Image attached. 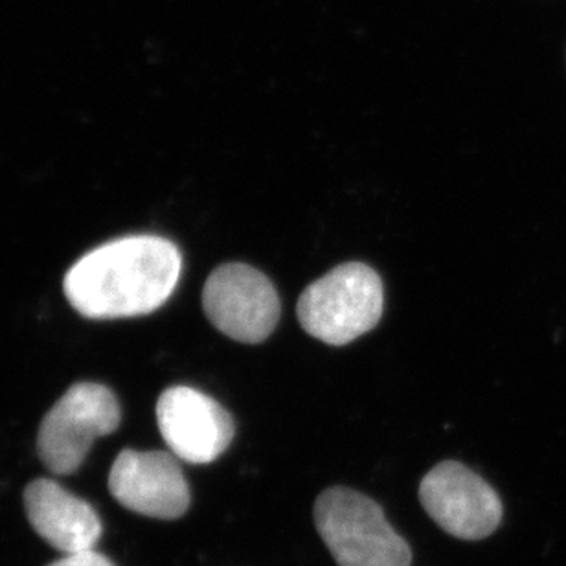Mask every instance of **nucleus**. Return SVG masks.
I'll use <instances>...</instances> for the list:
<instances>
[{
  "instance_id": "nucleus-1",
  "label": "nucleus",
  "mask_w": 566,
  "mask_h": 566,
  "mask_svg": "<svg viewBox=\"0 0 566 566\" xmlns=\"http://www.w3.org/2000/svg\"><path fill=\"white\" fill-rule=\"evenodd\" d=\"M182 271L175 243L129 235L87 252L66 273V298L80 315L116 321L147 315L174 294Z\"/></svg>"
},
{
  "instance_id": "nucleus-2",
  "label": "nucleus",
  "mask_w": 566,
  "mask_h": 566,
  "mask_svg": "<svg viewBox=\"0 0 566 566\" xmlns=\"http://www.w3.org/2000/svg\"><path fill=\"white\" fill-rule=\"evenodd\" d=\"M315 526L338 566H410L407 541L377 502L349 488H332L315 502Z\"/></svg>"
},
{
  "instance_id": "nucleus-3",
  "label": "nucleus",
  "mask_w": 566,
  "mask_h": 566,
  "mask_svg": "<svg viewBox=\"0 0 566 566\" xmlns=\"http://www.w3.org/2000/svg\"><path fill=\"white\" fill-rule=\"evenodd\" d=\"M385 289L365 263H344L311 283L300 296L296 315L311 337L344 346L379 324Z\"/></svg>"
},
{
  "instance_id": "nucleus-4",
  "label": "nucleus",
  "mask_w": 566,
  "mask_h": 566,
  "mask_svg": "<svg viewBox=\"0 0 566 566\" xmlns=\"http://www.w3.org/2000/svg\"><path fill=\"white\" fill-rule=\"evenodd\" d=\"M122 420L115 394L96 382H77L44 416L38 452L50 473L72 474L82 468L94 441L113 434Z\"/></svg>"
},
{
  "instance_id": "nucleus-5",
  "label": "nucleus",
  "mask_w": 566,
  "mask_h": 566,
  "mask_svg": "<svg viewBox=\"0 0 566 566\" xmlns=\"http://www.w3.org/2000/svg\"><path fill=\"white\" fill-rule=\"evenodd\" d=\"M202 307L219 332L245 344L271 337L282 313L273 282L245 263H227L208 276Z\"/></svg>"
},
{
  "instance_id": "nucleus-6",
  "label": "nucleus",
  "mask_w": 566,
  "mask_h": 566,
  "mask_svg": "<svg viewBox=\"0 0 566 566\" xmlns=\"http://www.w3.org/2000/svg\"><path fill=\"white\" fill-rule=\"evenodd\" d=\"M420 501L429 517L458 539H485L501 526V496L480 474L452 460L424 474Z\"/></svg>"
},
{
  "instance_id": "nucleus-7",
  "label": "nucleus",
  "mask_w": 566,
  "mask_h": 566,
  "mask_svg": "<svg viewBox=\"0 0 566 566\" xmlns=\"http://www.w3.org/2000/svg\"><path fill=\"white\" fill-rule=\"evenodd\" d=\"M157 423L169 452L182 462H216L234 440L232 416L196 388L164 390L158 398Z\"/></svg>"
},
{
  "instance_id": "nucleus-8",
  "label": "nucleus",
  "mask_w": 566,
  "mask_h": 566,
  "mask_svg": "<svg viewBox=\"0 0 566 566\" xmlns=\"http://www.w3.org/2000/svg\"><path fill=\"white\" fill-rule=\"evenodd\" d=\"M109 491L129 512L160 521L182 517L191 501L179 458L163 451H122L111 469Z\"/></svg>"
},
{
  "instance_id": "nucleus-9",
  "label": "nucleus",
  "mask_w": 566,
  "mask_h": 566,
  "mask_svg": "<svg viewBox=\"0 0 566 566\" xmlns=\"http://www.w3.org/2000/svg\"><path fill=\"white\" fill-rule=\"evenodd\" d=\"M24 510L35 534L65 556L94 551L104 532L96 510L54 480L28 484Z\"/></svg>"
},
{
  "instance_id": "nucleus-10",
  "label": "nucleus",
  "mask_w": 566,
  "mask_h": 566,
  "mask_svg": "<svg viewBox=\"0 0 566 566\" xmlns=\"http://www.w3.org/2000/svg\"><path fill=\"white\" fill-rule=\"evenodd\" d=\"M49 566H116L109 557L99 554L96 551L80 552V554H69Z\"/></svg>"
}]
</instances>
